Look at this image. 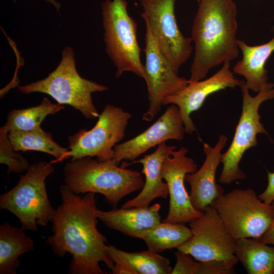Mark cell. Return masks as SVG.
Wrapping results in <instances>:
<instances>
[{
  "label": "cell",
  "mask_w": 274,
  "mask_h": 274,
  "mask_svg": "<svg viewBox=\"0 0 274 274\" xmlns=\"http://www.w3.org/2000/svg\"><path fill=\"white\" fill-rule=\"evenodd\" d=\"M242 97V112L236 127L232 141L226 152L222 154L223 168L219 179L220 183L229 184L234 181L243 180L246 175L239 167L244 153L258 145L257 135L268 133L260 122L259 109L264 101L274 99V83L268 82L255 96H252L243 80L239 84Z\"/></svg>",
  "instance_id": "8"
},
{
  "label": "cell",
  "mask_w": 274,
  "mask_h": 274,
  "mask_svg": "<svg viewBox=\"0 0 274 274\" xmlns=\"http://www.w3.org/2000/svg\"><path fill=\"white\" fill-rule=\"evenodd\" d=\"M176 149V146H168L166 141H164L159 144L151 154L144 155L143 158L129 163L126 161L122 163L121 166L124 167L134 163H142V173L145 176L144 185L140 193L133 198L127 200L122 208L147 207L157 197L167 198L168 187L166 183L162 181L161 168L165 159L171 155Z\"/></svg>",
  "instance_id": "17"
},
{
  "label": "cell",
  "mask_w": 274,
  "mask_h": 274,
  "mask_svg": "<svg viewBox=\"0 0 274 274\" xmlns=\"http://www.w3.org/2000/svg\"><path fill=\"white\" fill-rule=\"evenodd\" d=\"M64 109V106L54 104L45 97L37 106L11 110L7 115L6 123L0 130L8 133L13 130H34L41 127L47 116L54 115Z\"/></svg>",
  "instance_id": "24"
},
{
  "label": "cell",
  "mask_w": 274,
  "mask_h": 274,
  "mask_svg": "<svg viewBox=\"0 0 274 274\" xmlns=\"http://www.w3.org/2000/svg\"><path fill=\"white\" fill-rule=\"evenodd\" d=\"M227 138L224 134L219 136L216 145L211 147L203 143L205 160L201 167L193 173L185 176V182L191 187L189 198L194 208L203 212L206 208L211 205L213 201L224 193L223 188L216 183V173L221 162V150L225 146Z\"/></svg>",
  "instance_id": "16"
},
{
  "label": "cell",
  "mask_w": 274,
  "mask_h": 274,
  "mask_svg": "<svg viewBox=\"0 0 274 274\" xmlns=\"http://www.w3.org/2000/svg\"><path fill=\"white\" fill-rule=\"evenodd\" d=\"M65 185L77 194L98 193L111 206L129 194L142 190L141 173L114 164L112 160L99 161L86 156L67 162L63 168Z\"/></svg>",
  "instance_id": "3"
},
{
  "label": "cell",
  "mask_w": 274,
  "mask_h": 274,
  "mask_svg": "<svg viewBox=\"0 0 274 274\" xmlns=\"http://www.w3.org/2000/svg\"><path fill=\"white\" fill-rule=\"evenodd\" d=\"M197 2L199 3L200 2V0H197Z\"/></svg>",
  "instance_id": "31"
},
{
  "label": "cell",
  "mask_w": 274,
  "mask_h": 274,
  "mask_svg": "<svg viewBox=\"0 0 274 274\" xmlns=\"http://www.w3.org/2000/svg\"><path fill=\"white\" fill-rule=\"evenodd\" d=\"M190 228L184 223L161 222L145 236L148 249L160 253L165 250L178 248L191 236Z\"/></svg>",
  "instance_id": "25"
},
{
  "label": "cell",
  "mask_w": 274,
  "mask_h": 274,
  "mask_svg": "<svg viewBox=\"0 0 274 274\" xmlns=\"http://www.w3.org/2000/svg\"><path fill=\"white\" fill-rule=\"evenodd\" d=\"M272 203L274 206V200ZM259 239L267 245L271 244L274 245V218L267 230Z\"/></svg>",
  "instance_id": "29"
},
{
  "label": "cell",
  "mask_w": 274,
  "mask_h": 274,
  "mask_svg": "<svg viewBox=\"0 0 274 274\" xmlns=\"http://www.w3.org/2000/svg\"><path fill=\"white\" fill-rule=\"evenodd\" d=\"M236 7L232 0H200L192 27L195 53L188 82L201 80L208 72L238 55Z\"/></svg>",
  "instance_id": "2"
},
{
  "label": "cell",
  "mask_w": 274,
  "mask_h": 274,
  "mask_svg": "<svg viewBox=\"0 0 274 274\" xmlns=\"http://www.w3.org/2000/svg\"><path fill=\"white\" fill-rule=\"evenodd\" d=\"M22 93L41 92L53 97L60 105H67L79 111L87 119L98 117L91 94L102 92L107 86L81 77L75 64L72 48L66 46L55 70L45 79L24 86H17Z\"/></svg>",
  "instance_id": "5"
},
{
  "label": "cell",
  "mask_w": 274,
  "mask_h": 274,
  "mask_svg": "<svg viewBox=\"0 0 274 274\" xmlns=\"http://www.w3.org/2000/svg\"><path fill=\"white\" fill-rule=\"evenodd\" d=\"M185 126L179 108L172 104L163 114L145 131L134 138L114 146V155L111 159L119 165L124 161H133L151 148L167 140H182Z\"/></svg>",
  "instance_id": "15"
},
{
  "label": "cell",
  "mask_w": 274,
  "mask_h": 274,
  "mask_svg": "<svg viewBox=\"0 0 274 274\" xmlns=\"http://www.w3.org/2000/svg\"><path fill=\"white\" fill-rule=\"evenodd\" d=\"M230 66V61H226L212 77L202 81L188 82L185 88L163 99L162 105L173 104L179 108L186 133L192 134L196 131L190 114L201 107L208 96L219 90L239 86L240 80L234 77Z\"/></svg>",
  "instance_id": "14"
},
{
  "label": "cell",
  "mask_w": 274,
  "mask_h": 274,
  "mask_svg": "<svg viewBox=\"0 0 274 274\" xmlns=\"http://www.w3.org/2000/svg\"><path fill=\"white\" fill-rule=\"evenodd\" d=\"M54 169L47 162H35L15 186L1 195L0 209L15 215L23 230L37 231V224L46 226L52 221L56 210L49 200L45 180Z\"/></svg>",
  "instance_id": "4"
},
{
  "label": "cell",
  "mask_w": 274,
  "mask_h": 274,
  "mask_svg": "<svg viewBox=\"0 0 274 274\" xmlns=\"http://www.w3.org/2000/svg\"><path fill=\"white\" fill-rule=\"evenodd\" d=\"M268 184L265 190L258 195L259 199L267 204H271L274 200V173L267 170Z\"/></svg>",
  "instance_id": "28"
},
{
  "label": "cell",
  "mask_w": 274,
  "mask_h": 274,
  "mask_svg": "<svg viewBox=\"0 0 274 274\" xmlns=\"http://www.w3.org/2000/svg\"><path fill=\"white\" fill-rule=\"evenodd\" d=\"M17 152L9 140L8 132L0 130V163L8 166V174H20L30 167L28 160Z\"/></svg>",
  "instance_id": "27"
},
{
  "label": "cell",
  "mask_w": 274,
  "mask_h": 274,
  "mask_svg": "<svg viewBox=\"0 0 274 274\" xmlns=\"http://www.w3.org/2000/svg\"><path fill=\"white\" fill-rule=\"evenodd\" d=\"M189 225L191 236L177 248L178 251L196 261L217 262L234 269L238 262L235 255V240L211 205Z\"/></svg>",
  "instance_id": "9"
},
{
  "label": "cell",
  "mask_w": 274,
  "mask_h": 274,
  "mask_svg": "<svg viewBox=\"0 0 274 274\" xmlns=\"http://www.w3.org/2000/svg\"><path fill=\"white\" fill-rule=\"evenodd\" d=\"M176 263L171 274H229L233 269L217 262L196 261L180 251L175 252Z\"/></svg>",
  "instance_id": "26"
},
{
  "label": "cell",
  "mask_w": 274,
  "mask_h": 274,
  "mask_svg": "<svg viewBox=\"0 0 274 274\" xmlns=\"http://www.w3.org/2000/svg\"><path fill=\"white\" fill-rule=\"evenodd\" d=\"M59 191L62 202L56 209L52 221L53 234L47 237V244L58 257L67 252L72 256L68 273H107L99 263L110 269L114 263L108 251L107 239L97 229L95 193L79 195L65 184Z\"/></svg>",
  "instance_id": "1"
},
{
  "label": "cell",
  "mask_w": 274,
  "mask_h": 274,
  "mask_svg": "<svg viewBox=\"0 0 274 274\" xmlns=\"http://www.w3.org/2000/svg\"><path fill=\"white\" fill-rule=\"evenodd\" d=\"M100 5L106 51L117 67L116 77L130 72L145 80L137 24L127 12V1L105 0Z\"/></svg>",
  "instance_id": "6"
},
{
  "label": "cell",
  "mask_w": 274,
  "mask_h": 274,
  "mask_svg": "<svg viewBox=\"0 0 274 274\" xmlns=\"http://www.w3.org/2000/svg\"><path fill=\"white\" fill-rule=\"evenodd\" d=\"M211 206L235 240L260 238L274 218V206L258 197L250 188L235 189L215 198Z\"/></svg>",
  "instance_id": "7"
},
{
  "label": "cell",
  "mask_w": 274,
  "mask_h": 274,
  "mask_svg": "<svg viewBox=\"0 0 274 274\" xmlns=\"http://www.w3.org/2000/svg\"><path fill=\"white\" fill-rule=\"evenodd\" d=\"M20 228L7 222L0 225V274H15L19 257L31 251L34 243Z\"/></svg>",
  "instance_id": "21"
},
{
  "label": "cell",
  "mask_w": 274,
  "mask_h": 274,
  "mask_svg": "<svg viewBox=\"0 0 274 274\" xmlns=\"http://www.w3.org/2000/svg\"><path fill=\"white\" fill-rule=\"evenodd\" d=\"M114 263L113 274H171L169 260L148 249L140 252H127L113 246H108Z\"/></svg>",
  "instance_id": "20"
},
{
  "label": "cell",
  "mask_w": 274,
  "mask_h": 274,
  "mask_svg": "<svg viewBox=\"0 0 274 274\" xmlns=\"http://www.w3.org/2000/svg\"><path fill=\"white\" fill-rule=\"evenodd\" d=\"M235 255L249 274L274 273V246L259 239L235 240Z\"/></svg>",
  "instance_id": "22"
},
{
  "label": "cell",
  "mask_w": 274,
  "mask_h": 274,
  "mask_svg": "<svg viewBox=\"0 0 274 274\" xmlns=\"http://www.w3.org/2000/svg\"><path fill=\"white\" fill-rule=\"evenodd\" d=\"M242 58L233 67V72L243 76L249 90L258 92L268 83L267 60L274 52V36L268 42L257 46H249L244 41L237 40Z\"/></svg>",
  "instance_id": "19"
},
{
  "label": "cell",
  "mask_w": 274,
  "mask_h": 274,
  "mask_svg": "<svg viewBox=\"0 0 274 274\" xmlns=\"http://www.w3.org/2000/svg\"><path fill=\"white\" fill-rule=\"evenodd\" d=\"M8 138L16 151H40L60 161L70 157L69 149L60 146L53 140L50 132L45 131L41 127L28 131L11 130Z\"/></svg>",
  "instance_id": "23"
},
{
  "label": "cell",
  "mask_w": 274,
  "mask_h": 274,
  "mask_svg": "<svg viewBox=\"0 0 274 274\" xmlns=\"http://www.w3.org/2000/svg\"><path fill=\"white\" fill-rule=\"evenodd\" d=\"M131 115L121 108L107 104L90 130L81 129L68 138L71 160L89 156L99 161L112 159L114 146L125 136Z\"/></svg>",
  "instance_id": "10"
},
{
  "label": "cell",
  "mask_w": 274,
  "mask_h": 274,
  "mask_svg": "<svg viewBox=\"0 0 274 274\" xmlns=\"http://www.w3.org/2000/svg\"><path fill=\"white\" fill-rule=\"evenodd\" d=\"M161 206L97 210V216L107 227L132 237L143 239L146 235L161 223Z\"/></svg>",
  "instance_id": "18"
},
{
  "label": "cell",
  "mask_w": 274,
  "mask_h": 274,
  "mask_svg": "<svg viewBox=\"0 0 274 274\" xmlns=\"http://www.w3.org/2000/svg\"><path fill=\"white\" fill-rule=\"evenodd\" d=\"M50 3H51L57 10V11H59L60 8V4L56 1L55 0H45Z\"/></svg>",
  "instance_id": "30"
},
{
  "label": "cell",
  "mask_w": 274,
  "mask_h": 274,
  "mask_svg": "<svg viewBox=\"0 0 274 274\" xmlns=\"http://www.w3.org/2000/svg\"><path fill=\"white\" fill-rule=\"evenodd\" d=\"M145 43V81L147 86L149 107L142 119L151 121L160 110L164 97L182 90L189 82L178 75V71L163 54L147 25Z\"/></svg>",
  "instance_id": "12"
},
{
  "label": "cell",
  "mask_w": 274,
  "mask_h": 274,
  "mask_svg": "<svg viewBox=\"0 0 274 274\" xmlns=\"http://www.w3.org/2000/svg\"><path fill=\"white\" fill-rule=\"evenodd\" d=\"M187 152L186 148L181 147L163 162L161 175L167 185L169 201L167 215L162 222L185 224L203 213L194 208L184 185L185 175L197 170L196 163L186 156Z\"/></svg>",
  "instance_id": "13"
},
{
  "label": "cell",
  "mask_w": 274,
  "mask_h": 274,
  "mask_svg": "<svg viewBox=\"0 0 274 274\" xmlns=\"http://www.w3.org/2000/svg\"><path fill=\"white\" fill-rule=\"evenodd\" d=\"M141 16L163 54L179 72L192 52L191 38L185 37L175 15L176 0H140Z\"/></svg>",
  "instance_id": "11"
}]
</instances>
